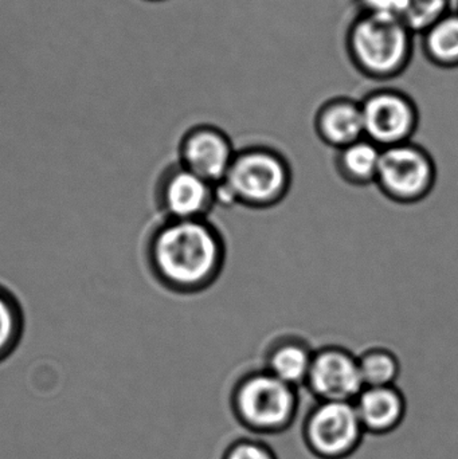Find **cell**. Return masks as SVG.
I'll return each instance as SVG.
<instances>
[{
    "mask_svg": "<svg viewBox=\"0 0 458 459\" xmlns=\"http://www.w3.org/2000/svg\"><path fill=\"white\" fill-rule=\"evenodd\" d=\"M437 180L435 159L421 145L403 143L382 150L376 186L398 204H416L427 199Z\"/></svg>",
    "mask_w": 458,
    "mask_h": 459,
    "instance_id": "5",
    "label": "cell"
},
{
    "mask_svg": "<svg viewBox=\"0 0 458 459\" xmlns=\"http://www.w3.org/2000/svg\"><path fill=\"white\" fill-rule=\"evenodd\" d=\"M292 187L289 161L277 150L250 145L237 151L225 179L215 186L217 204L271 209L281 204Z\"/></svg>",
    "mask_w": 458,
    "mask_h": 459,
    "instance_id": "2",
    "label": "cell"
},
{
    "mask_svg": "<svg viewBox=\"0 0 458 459\" xmlns=\"http://www.w3.org/2000/svg\"><path fill=\"white\" fill-rule=\"evenodd\" d=\"M26 331V315L18 294L0 281V366L21 347Z\"/></svg>",
    "mask_w": 458,
    "mask_h": 459,
    "instance_id": "15",
    "label": "cell"
},
{
    "mask_svg": "<svg viewBox=\"0 0 458 459\" xmlns=\"http://www.w3.org/2000/svg\"><path fill=\"white\" fill-rule=\"evenodd\" d=\"M237 151L226 132L209 124L191 126L177 147V161L194 174L217 186L225 179Z\"/></svg>",
    "mask_w": 458,
    "mask_h": 459,
    "instance_id": "10",
    "label": "cell"
},
{
    "mask_svg": "<svg viewBox=\"0 0 458 459\" xmlns=\"http://www.w3.org/2000/svg\"><path fill=\"white\" fill-rule=\"evenodd\" d=\"M362 15L401 19L406 0H354Z\"/></svg>",
    "mask_w": 458,
    "mask_h": 459,
    "instance_id": "20",
    "label": "cell"
},
{
    "mask_svg": "<svg viewBox=\"0 0 458 459\" xmlns=\"http://www.w3.org/2000/svg\"><path fill=\"white\" fill-rule=\"evenodd\" d=\"M315 351L300 339H280L266 353V371L298 388L306 385Z\"/></svg>",
    "mask_w": 458,
    "mask_h": 459,
    "instance_id": "13",
    "label": "cell"
},
{
    "mask_svg": "<svg viewBox=\"0 0 458 459\" xmlns=\"http://www.w3.org/2000/svg\"><path fill=\"white\" fill-rule=\"evenodd\" d=\"M231 407L247 430L255 434L282 433L298 415V388L265 368L249 372L234 385Z\"/></svg>",
    "mask_w": 458,
    "mask_h": 459,
    "instance_id": "4",
    "label": "cell"
},
{
    "mask_svg": "<svg viewBox=\"0 0 458 459\" xmlns=\"http://www.w3.org/2000/svg\"><path fill=\"white\" fill-rule=\"evenodd\" d=\"M306 385L319 402H355L365 388L358 356L336 345L315 351Z\"/></svg>",
    "mask_w": 458,
    "mask_h": 459,
    "instance_id": "9",
    "label": "cell"
},
{
    "mask_svg": "<svg viewBox=\"0 0 458 459\" xmlns=\"http://www.w3.org/2000/svg\"><path fill=\"white\" fill-rule=\"evenodd\" d=\"M365 137L379 148L411 142L419 124L416 102L397 89H378L360 101Z\"/></svg>",
    "mask_w": 458,
    "mask_h": 459,
    "instance_id": "7",
    "label": "cell"
},
{
    "mask_svg": "<svg viewBox=\"0 0 458 459\" xmlns=\"http://www.w3.org/2000/svg\"><path fill=\"white\" fill-rule=\"evenodd\" d=\"M451 0H406L401 21L414 35L424 34L446 13Z\"/></svg>",
    "mask_w": 458,
    "mask_h": 459,
    "instance_id": "18",
    "label": "cell"
},
{
    "mask_svg": "<svg viewBox=\"0 0 458 459\" xmlns=\"http://www.w3.org/2000/svg\"><path fill=\"white\" fill-rule=\"evenodd\" d=\"M414 37L401 19L358 13L347 30V54L355 69L365 77L393 80L403 74L410 65Z\"/></svg>",
    "mask_w": 458,
    "mask_h": 459,
    "instance_id": "3",
    "label": "cell"
},
{
    "mask_svg": "<svg viewBox=\"0 0 458 459\" xmlns=\"http://www.w3.org/2000/svg\"><path fill=\"white\" fill-rule=\"evenodd\" d=\"M315 131L325 145L336 151L365 139L360 101L347 97L328 100L315 116Z\"/></svg>",
    "mask_w": 458,
    "mask_h": 459,
    "instance_id": "11",
    "label": "cell"
},
{
    "mask_svg": "<svg viewBox=\"0 0 458 459\" xmlns=\"http://www.w3.org/2000/svg\"><path fill=\"white\" fill-rule=\"evenodd\" d=\"M222 459H277L273 450L257 439H239L226 449Z\"/></svg>",
    "mask_w": 458,
    "mask_h": 459,
    "instance_id": "19",
    "label": "cell"
},
{
    "mask_svg": "<svg viewBox=\"0 0 458 459\" xmlns=\"http://www.w3.org/2000/svg\"><path fill=\"white\" fill-rule=\"evenodd\" d=\"M421 35L428 61L444 69L458 66V11L446 13Z\"/></svg>",
    "mask_w": 458,
    "mask_h": 459,
    "instance_id": "16",
    "label": "cell"
},
{
    "mask_svg": "<svg viewBox=\"0 0 458 459\" xmlns=\"http://www.w3.org/2000/svg\"><path fill=\"white\" fill-rule=\"evenodd\" d=\"M365 429L354 402H319L304 422V441L320 459H346L362 444Z\"/></svg>",
    "mask_w": 458,
    "mask_h": 459,
    "instance_id": "6",
    "label": "cell"
},
{
    "mask_svg": "<svg viewBox=\"0 0 458 459\" xmlns=\"http://www.w3.org/2000/svg\"><path fill=\"white\" fill-rule=\"evenodd\" d=\"M147 2H161V0H147Z\"/></svg>",
    "mask_w": 458,
    "mask_h": 459,
    "instance_id": "21",
    "label": "cell"
},
{
    "mask_svg": "<svg viewBox=\"0 0 458 459\" xmlns=\"http://www.w3.org/2000/svg\"><path fill=\"white\" fill-rule=\"evenodd\" d=\"M153 198L161 218L167 220H206L217 204L215 186L179 161L161 169L156 178Z\"/></svg>",
    "mask_w": 458,
    "mask_h": 459,
    "instance_id": "8",
    "label": "cell"
},
{
    "mask_svg": "<svg viewBox=\"0 0 458 459\" xmlns=\"http://www.w3.org/2000/svg\"><path fill=\"white\" fill-rule=\"evenodd\" d=\"M458 11V10H457Z\"/></svg>",
    "mask_w": 458,
    "mask_h": 459,
    "instance_id": "22",
    "label": "cell"
},
{
    "mask_svg": "<svg viewBox=\"0 0 458 459\" xmlns=\"http://www.w3.org/2000/svg\"><path fill=\"white\" fill-rule=\"evenodd\" d=\"M354 404L366 433H392L405 420V396L395 385L363 388Z\"/></svg>",
    "mask_w": 458,
    "mask_h": 459,
    "instance_id": "12",
    "label": "cell"
},
{
    "mask_svg": "<svg viewBox=\"0 0 458 459\" xmlns=\"http://www.w3.org/2000/svg\"><path fill=\"white\" fill-rule=\"evenodd\" d=\"M143 259L152 280L169 293H202L220 278L226 245L209 220L161 218L145 232Z\"/></svg>",
    "mask_w": 458,
    "mask_h": 459,
    "instance_id": "1",
    "label": "cell"
},
{
    "mask_svg": "<svg viewBox=\"0 0 458 459\" xmlns=\"http://www.w3.org/2000/svg\"><path fill=\"white\" fill-rule=\"evenodd\" d=\"M360 377L366 387H389L395 385L401 374V363L393 351L384 347L366 350L358 356Z\"/></svg>",
    "mask_w": 458,
    "mask_h": 459,
    "instance_id": "17",
    "label": "cell"
},
{
    "mask_svg": "<svg viewBox=\"0 0 458 459\" xmlns=\"http://www.w3.org/2000/svg\"><path fill=\"white\" fill-rule=\"evenodd\" d=\"M381 158L382 148L365 137L338 151L336 171L350 185H376Z\"/></svg>",
    "mask_w": 458,
    "mask_h": 459,
    "instance_id": "14",
    "label": "cell"
}]
</instances>
